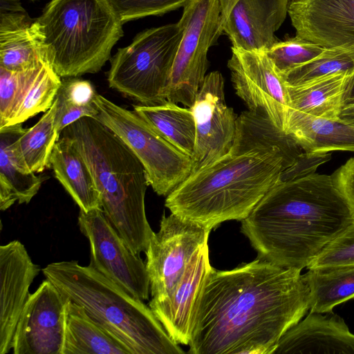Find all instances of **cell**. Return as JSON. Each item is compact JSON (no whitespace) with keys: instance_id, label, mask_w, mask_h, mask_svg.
Masks as SVG:
<instances>
[{"instance_id":"obj_1","label":"cell","mask_w":354,"mask_h":354,"mask_svg":"<svg viewBox=\"0 0 354 354\" xmlns=\"http://www.w3.org/2000/svg\"><path fill=\"white\" fill-rule=\"evenodd\" d=\"M301 270L259 258L230 270L212 267L192 317L190 354H272L310 310Z\"/></svg>"},{"instance_id":"obj_2","label":"cell","mask_w":354,"mask_h":354,"mask_svg":"<svg viewBox=\"0 0 354 354\" xmlns=\"http://www.w3.org/2000/svg\"><path fill=\"white\" fill-rule=\"evenodd\" d=\"M354 221L332 175L280 178L242 220L258 258L283 268H306Z\"/></svg>"},{"instance_id":"obj_3","label":"cell","mask_w":354,"mask_h":354,"mask_svg":"<svg viewBox=\"0 0 354 354\" xmlns=\"http://www.w3.org/2000/svg\"><path fill=\"white\" fill-rule=\"evenodd\" d=\"M296 162L277 147L232 149L192 173L167 196L165 205L211 231L227 221H241Z\"/></svg>"},{"instance_id":"obj_4","label":"cell","mask_w":354,"mask_h":354,"mask_svg":"<svg viewBox=\"0 0 354 354\" xmlns=\"http://www.w3.org/2000/svg\"><path fill=\"white\" fill-rule=\"evenodd\" d=\"M68 139L85 160L99 191L102 211L128 247L145 252L154 234L145 211L149 185L145 169L127 144L95 118L66 127Z\"/></svg>"},{"instance_id":"obj_5","label":"cell","mask_w":354,"mask_h":354,"mask_svg":"<svg viewBox=\"0 0 354 354\" xmlns=\"http://www.w3.org/2000/svg\"><path fill=\"white\" fill-rule=\"evenodd\" d=\"M42 272L64 299L82 306L88 316L124 344L132 354H183L150 307L89 265L53 262Z\"/></svg>"},{"instance_id":"obj_6","label":"cell","mask_w":354,"mask_h":354,"mask_svg":"<svg viewBox=\"0 0 354 354\" xmlns=\"http://www.w3.org/2000/svg\"><path fill=\"white\" fill-rule=\"evenodd\" d=\"M35 21L61 78L99 72L124 33L109 0H50Z\"/></svg>"},{"instance_id":"obj_7","label":"cell","mask_w":354,"mask_h":354,"mask_svg":"<svg viewBox=\"0 0 354 354\" xmlns=\"http://www.w3.org/2000/svg\"><path fill=\"white\" fill-rule=\"evenodd\" d=\"M182 37L178 21L146 29L111 59L109 87L141 105L167 101L166 93Z\"/></svg>"},{"instance_id":"obj_8","label":"cell","mask_w":354,"mask_h":354,"mask_svg":"<svg viewBox=\"0 0 354 354\" xmlns=\"http://www.w3.org/2000/svg\"><path fill=\"white\" fill-rule=\"evenodd\" d=\"M95 116L133 151L142 164L149 185L167 196L192 173V158L156 132L134 110L131 111L96 94Z\"/></svg>"},{"instance_id":"obj_9","label":"cell","mask_w":354,"mask_h":354,"mask_svg":"<svg viewBox=\"0 0 354 354\" xmlns=\"http://www.w3.org/2000/svg\"><path fill=\"white\" fill-rule=\"evenodd\" d=\"M178 21L182 37L167 89V100L192 107L206 76L209 49L223 35L218 0H189Z\"/></svg>"},{"instance_id":"obj_10","label":"cell","mask_w":354,"mask_h":354,"mask_svg":"<svg viewBox=\"0 0 354 354\" xmlns=\"http://www.w3.org/2000/svg\"><path fill=\"white\" fill-rule=\"evenodd\" d=\"M211 230L171 213L162 215L160 229L145 250L150 302L171 295L194 254L208 242Z\"/></svg>"},{"instance_id":"obj_11","label":"cell","mask_w":354,"mask_h":354,"mask_svg":"<svg viewBox=\"0 0 354 354\" xmlns=\"http://www.w3.org/2000/svg\"><path fill=\"white\" fill-rule=\"evenodd\" d=\"M77 223L89 242L88 265L133 297L147 300L150 284L145 263L125 243L102 209H80Z\"/></svg>"},{"instance_id":"obj_12","label":"cell","mask_w":354,"mask_h":354,"mask_svg":"<svg viewBox=\"0 0 354 354\" xmlns=\"http://www.w3.org/2000/svg\"><path fill=\"white\" fill-rule=\"evenodd\" d=\"M227 66L236 93L248 110L265 116L284 131L290 104L288 86L267 50L232 46Z\"/></svg>"},{"instance_id":"obj_13","label":"cell","mask_w":354,"mask_h":354,"mask_svg":"<svg viewBox=\"0 0 354 354\" xmlns=\"http://www.w3.org/2000/svg\"><path fill=\"white\" fill-rule=\"evenodd\" d=\"M190 108L196 124L193 173L230 151L238 116L225 103L224 79L219 71L206 75Z\"/></svg>"},{"instance_id":"obj_14","label":"cell","mask_w":354,"mask_h":354,"mask_svg":"<svg viewBox=\"0 0 354 354\" xmlns=\"http://www.w3.org/2000/svg\"><path fill=\"white\" fill-rule=\"evenodd\" d=\"M65 299L47 279L21 312L12 341L14 354H62Z\"/></svg>"},{"instance_id":"obj_15","label":"cell","mask_w":354,"mask_h":354,"mask_svg":"<svg viewBox=\"0 0 354 354\" xmlns=\"http://www.w3.org/2000/svg\"><path fill=\"white\" fill-rule=\"evenodd\" d=\"M41 269L25 246L14 240L0 246V354L12 349L17 324Z\"/></svg>"},{"instance_id":"obj_16","label":"cell","mask_w":354,"mask_h":354,"mask_svg":"<svg viewBox=\"0 0 354 354\" xmlns=\"http://www.w3.org/2000/svg\"><path fill=\"white\" fill-rule=\"evenodd\" d=\"M288 0H235L221 12L223 34L232 47L269 49L288 15Z\"/></svg>"},{"instance_id":"obj_17","label":"cell","mask_w":354,"mask_h":354,"mask_svg":"<svg viewBox=\"0 0 354 354\" xmlns=\"http://www.w3.org/2000/svg\"><path fill=\"white\" fill-rule=\"evenodd\" d=\"M288 15L299 37L324 48L354 44V0H305Z\"/></svg>"},{"instance_id":"obj_18","label":"cell","mask_w":354,"mask_h":354,"mask_svg":"<svg viewBox=\"0 0 354 354\" xmlns=\"http://www.w3.org/2000/svg\"><path fill=\"white\" fill-rule=\"evenodd\" d=\"M272 354H354V334L333 311H310L283 335Z\"/></svg>"},{"instance_id":"obj_19","label":"cell","mask_w":354,"mask_h":354,"mask_svg":"<svg viewBox=\"0 0 354 354\" xmlns=\"http://www.w3.org/2000/svg\"><path fill=\"white\" fill-rule=\"evenodd\" d=\"M211 268L207 243L194 254L171 295L165 300L149 303L168 335L178 344L189 343L194 305Z\"/></svg>"},{"instance_id":"obj_20","label":"cell","mask_w":354,"mask_h":354,"mask_svg":"<svg viewBox=\"0 0 354 354\" xmlns=\"http://www.w3.org/2000/svg\"><path fill=\"white\" fill-rule=\"evenodd\" d=\"M23 123L0 128V209L16 202L28 203L39 192L44 178L36 175L22 159L17 140L26 129Z\"/></svg>"},{"instance_id":"obj_21","label":"cell","mask_w":354,"mask_h":354,"mask_svg":"<svg viewBox=\"0 0 354 354\" xmlns=\"http://www.w3.org/2000/svg\"><path fill=\"white\" fill-rule=\"evenodd\" d=\"M284 132L308 155L354 152V124L341 119L319 118L289 109Z\"/></svg>"},{"instance_id":"obj_22","label":"cell","mask_w":354,"mask_h":354,"mask_svg":"<svg viewBox=\"0 0 354 354\" xmlns=\"http://www.w3.org/2000/svg\"><path fill=\"white\" fill-rule=\"evenodd\" d=\"M55 178L80 209H102L101 198L92 174L81 153L67 138L60 136L50 158Z\"/></svg>"},{"instance_id":"obj_23","label":"cell","mask_w":354,"mask_h":354,"mask_svg":"<svg viewBox=\"0 0 354 354\" xmlns=\"http://www.w3.org/2000/svg\"><path fill=\"white\" fill-rule=\"evenodd\" d=\"M354 71L324 75L304 84L288 86L290 109L313 116L339 119Z\"/></svg>"},{"instance_id":"obj_24","label":"cell","mask_w":354,"mask_h":354,"mask_svg":"<svg viewBox=\"0 0 354 354\" xmlns=\"http://www.w3.org/2000/svg\"><path fill=\"white\" fill-rule=\"evenodd\" d=\"M62 354H132L131 350L88 315L84 308L65 299Z\"/></svg>"},{"instance_id":"obj_25","label":"cell","mask_w":354,"mask_h":354,"mask_svg":"<svg viewBox=\"0 0 354 354\" xmlns=\"http://www.w3.org/2000/svg\"><path fill=\"white\" fill-rule=\"evenodd\" d=\"M133 106L162 138L192 158L196 142V124L191 108L180 107L168 100L157 105Z\"/></svg>"},{"instance_id":"obj_26","label":"cell","mask_w":354,"mask_h":354,"mask_svg":"<svg viewBox=\"0 0 354 354\" xmlns=\"http://www.w3.org/2000/svg\"><path fill=\"white\" fill-rule=\"evenodd\" d=\"M303 278L310 291V312H330L354 298V265L308 269Z\"/></svg>"},{"instance_id":"obj_27","label":"cell","mask_w":354,"mask_h":354,"mask_svg":"<svg viewBox=\"0 0 354 354\" xmlns=\"http://www.w3.org/2000/svg\"><path fill=\"white\" fill-rule=\"evenodd\" d=\"M274 147L279 148L295 160H298L304 153L291 136L265 116L248 110L237 117L231 149L248 151Z\"/></svg>"},{"instance_id":"obj_28","label":"cell","mask_w":354,"mask_h":354,"mask_svg":"<svg viewBox=\"0 0 354 354\" xmlns=\"http://www.w3.org/2000/svg\"><path fill=\"white\" fill-rule=\"evenodd\" d=\"M48 57L39 25L0 33V67L11 71L35 67Z\"/></svg>"},{"instance_id":"obj_29","label":"cell","mask_w":354,"mask_h":354,"mask_svg":"<svg viewBox=\"0 0 354 354\" xmlns=\"http://www.w3.org/2000/svg\"><path fill=\"white\" fill-rule=\"evenodd\" d=\"M56 100L32 127L26 129L17 140L19 152L28 166L35 173H41L50 167V158L54 147L59 139L55 123Z\"/></svg>"},{"instance_id":"obj_30","label":"cell","mask_w":354,"mask_h":354,"mask_svg":"<svg viewBox=\"0 0 354 354\" xmlns=\"http://www.w3.org/2000/svg\"><path fill=\"white\" fill-rule=\"evenodd\" d=\"M354 71V44L325 48L312 60L282 76L288 86H296L314 79L344 71Z\"/></svg>"},{"instance_id":"obj_31","label":"cell","mask_w":354,"mask_h":354,"mask_svg":"<svg viewBox=\"0 0 354 354\" xmlns=\"http://www.w3.org/2000/svg\"><path fill=\"white\" fill-rule=\"evenodd\" d=\"M48 62L46 57L35 67L21 71H11L0 67V128L7 126L16 115Z\"/></svg>"},{"instance_id":"obj_32","label":"cell","mask_w":354,"mask_h":354,"mask_svg":"<svg viewBox=\"0 0 354 354\" xmlns=\"http://www.w3.org/2000/svg\"><path fill=\"white\" fill-rule=\"evenodd\" d=\"M62 84L61 77L48 62L28 91L19 110L7 126L23 123L53 105Z\"/></svg>"},{"instance_id":"obj_33","label":"cell","mask_w":354,"mask_h":354,"mask_svg":"<svg viewBox=\"0 0 354 354\" xmlns=\"http://www.w3.org/2000/svg\"><path fill=\"white\" fill-rule=\"evenodd\" d=\"M324 47L297 35L284 41H276L267 53L282 77L291 70L319 55Z\"/></svg>"},{"instance_id":"obj_34","label":"cell","mask_w":354,"mask_h":354,"mask_svg":"<svg viewBox=\"0 0 354 354\" xmlns=\"http://www.w3.org/2000/svg\"><path fill=\"white\" fill-rule=\"evenodd\" d=\"M354 265V221L328 243L306 268Z\"/></svg>"},{"instance_id":"obj_35","label":"cell","mask_w":354,"mask_h":354,"mask_svg":"<svg viewBox=\"0 0 354 354\" xmlns=\"http://www.w3.org/2000/svg\"><path fill=\"white\" fill-rule=\"evenodd\" d=\"M189 0H109L124 24L149 16L162 15L183 8Z\"/></svg>"},{"instance_id":"obj_36","label":"cell","mask_w":354,"mask_h":354,"mask_svg":"<svg viewBox=\"0 0 354 354\" xmlns=\"http://www.w3.org/2000/svg\"><path fill=\"white\" fill-rule=\"evenodd\" d=\"M97 93L91 82L77 77L62 80L56 98L68 104L84 107L94 104Z\"/></svg>"},{"instance_id":"obj_37","label":"cell","mask_w":354,"mask_h":354,"mask_svg":"<svg viewBox=\"0 0 354 354\" xmlns=\"http://www.w3.org/2000/svg\"><path fill=\"white\" fill-rule=\"evenodd\" d=\"M33 22L20 0H0V33L24 29Z\"/></svg>"},{"instance_id":"obj_38","label":"cell","mask_w":354,"mask_h":354,"mask_svg":"<svg viewBox=\"0 0 354 354\" xmlns=\"http://www.w3.org/2000/svg\"><path fill=\"white\" fill-rule=\"evenodd\" d=\"M331 175L349 205L354 218V157L349 158Z\"/></svg>"},{"instance_id":"obj_39","label":"cell","mask_w":354,"mask_h":354,"mask_svg":"<svg viewBox=\"0 0 354 354\" xmlns=\"http://www.w3.org/2000/svg\"><path fill=\"white\" fill-rule=\"evenodd\" d=\"M339 119L354 124V102L344 104Z\"/></svg>"},{"instance_id":"obj_40","label":"cell","mask_w":354,"mask_h":354,"mask_svg":"<svg viewBox=\"0 0 354 354\" xmlns=\"http://www.w3.org/2000/svg\"><path fill=\"white\" fill-rule=\"evenodd\" d=\"M351 102H354V75L349 83L345 96V104Z\"/></svg>"},{"instance_id":"obj_41","label":"cell","mask_w":354,"mask_h":354,"mask_svg":"<svg viewBox=\"0 0 354 354\" xmlns=\"http://www.w3.org/2000/svg\"><path fill=\"white\" fill-rule=\"evenodd\" d=\"M305 1V0H288L289 5L291 4V3L301 2V1Z\"/></svg>"},{"instance_id":"obj_42","label":"cell","mask_w":354,"mask_h":354,"mask_svg":"<svg viewBox=\"0 0 354 354\" xmlns=\"http://www.w3.org/2000/svg\"><path fill=\"white\" fill-rule=\"evenodd\" d=\"M30 1H38V0H30Z\"/></svg>"}]
</instances>
